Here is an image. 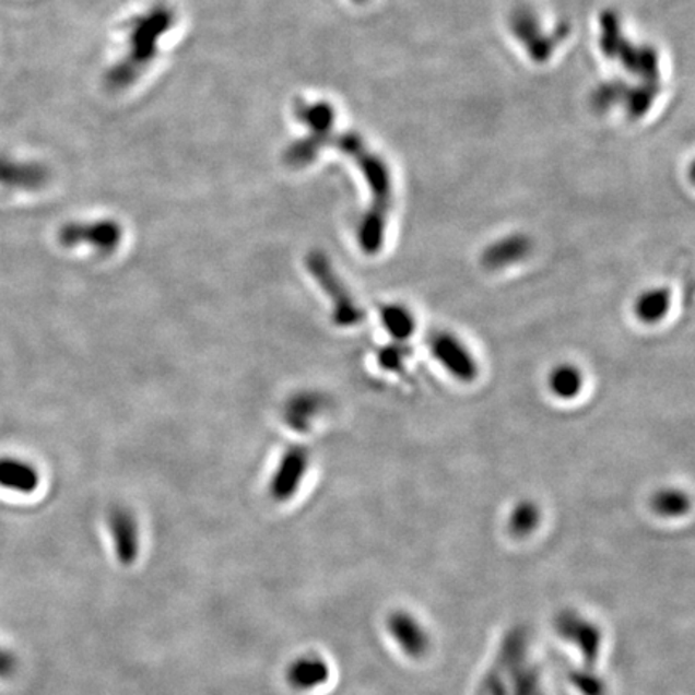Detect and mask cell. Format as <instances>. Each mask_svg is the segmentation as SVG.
<instances>
[{
  "label": "cell",
  "instance_id": "6da1fadb",
  "mask_svg": "<svg viewBox=\"0 0 695 695\" xmlns=\"http://www.w3.org/2000/svg\"><path fill=\"white\" fill-rule=\"evenodd\" d=\"M305 262L309 274L315 278L319 287L327 293L330 302H332L333 322L340 327H353L363 322V308H360L357 303L354 302L353 295L346 288L345 282L337 274L327 255L322 254V251H311L306 257Z\"/></svg>",
  "mask_w": 695,
  "mask_h": 695
},
{
  "label": "cell",
  "instance_id": "7a4b0ae2",
  "mask_svg": "<svg viewBox=\"0 0 695 695\" xmlns=\"http://www.w3.org/2000/svg\"><path fill=\"white\" fill-rule=\"evenodd\" d=\"M432 356L448 370L449 376L469 381L479 377V363L469 346L456 333L448 330H435L427 340Z\"/></svg>",
  "mask_w": 695,
  "mask_h": 695
},
{
  "label": "cell",
  "instance_id": "3957f363",
  "mask_svg": "<svg viewBox=\"0 0 695 695\" xmlns=\"http://www.w3.org/2000/svg\"><path fill=\"white\" fill-rule=\"evenodd\" d=\"M122 238V229L115 221L97 223H70L58 231V242L63 247L74 248L87 244L104 255L114 254Z\"/></svg>",
  "mask_w": 695,
  "mask_h": 695
},
{
  "label": "cell",
  "instance_id": "277c9868",
  "mask_svg": "<svg viewBox=\"0 0 695 695\" xmlns=\"http://www.w3.org/2000/svg\"><path fill=\"white\" fill-rule=\"evenodd\" d=\"M309 467V452L303 446H292L282 456L271 483L269 494L275 503H285L298 493Z\"/></svg>",
  "mask_w": 695,
  "mask_h": 695
},
{
  "label": "cell",
  "instance_id": "5b68a950",
  "mask_svg": "<svg viewBox=\"0 0 695 695\" xmlns=\"http://www.w3.org/2000/svg\"><path fill=\"white\" fill-rule=\"evenodd\" d=\"M108 530L119 564L125 567L134 564L139 557V527L134 514L122 506L114 507L108 514Z\"/></svg>",
  "mask_w": 695,
  "mask_h": 695
},
{
  "label": "cell",
  "instance_id": "8992f818",
  "mask_svg": "<svg viewBox=\"0 0 695 695\" xmlns=\"http://www.w3.org/2000/svg\"><path fill=\"white\" fill-rule=\"evenodd\" d=\"M388 633L393 637L398 647L404 650L408 656L421 657L431 647V637L427 629L408 612L391 613L387 622Z\"/></svg>",
  "mask_w": 695,
  "mask_h": 695
},
{
  "label": "cell",
  "instance_id": "52a82bcc",
  "mask_svg": "<svg viewBox=\"0 0 695 695\" xmlns=\"http://www.w3.org/2000/svg\"><path fill=\"white\" fill-rule=\"evenodd\" d=\"M531 248L533 245L527 235H507V237L499 238L485 248L482 262L486 269L499 271V269L509 268V266L523 261L531 254Z\"/></svg>",
  "mask_w": 695,
  "mask_h": 695
},
{
  "label": "cell",
  "instance_id": "ba28073f",
  "mask_svg": "<svg viewBox=\"0 0 695 695\" xmlns=\"http://www.w3.org/2000/svg\"><path fill=\"white\" fill-rule=\"evenodd\" d=\"M47 174L33 163L16 162L0 155V187L13 190L39 189L46 182Z\"/></svg>",
  "mask_w": 695,
  "mask_h": 695
},
{
  "label": "cell",
  "instance_id": "9c48e42d",
  "mask_svg": "<svg viewBox=\"0 0 695 695\" xmlns=\"http://www.w3.org/2000/svg\"><path fill=\"white\" fill-rule=\"evenodd\" d=\"M558 635L565 637V639L574 640L577 646H581L582 653H585L588 663L594 662L598 659L599 647H601V632L596 628L594 623L586 622V620L579 619V616L565 613L564 616L557 620Z\"/></svg>",
  "mask_w": 695,
  "mask_h": 695
},
{
  "label": "cell",
  "instance_id": "30bf717a",
  "mask_svg": "<svg viewBox=\"0 0 695 695\" xmlns=\"http://www.w3.org/2000/svg\"><path fill=\"white\" fill-rule=\"evenodd\" d=\"M39 483V472L30 462L12 458V456L0 458V488L20 494H31L36 492Z\"/></svg>",
  "mask_w": 695,
  "mask_h": 695
},
{
  "label": "cell",
  "instance_id": "8fae6325",
  "mask_svg": "<svg viewBox=\"0 0 695 695\" xmlns=\"http://www.w3.org/2000/svg\"><path fill=\"white\" fill-rule=\"evenodd\" d=\"M326 400L319 393L303 391L290 398L284 409V419L290 428L296 432H308L313 421L323 411Z\"/></svg>",
  "mask_w": 695,
  "mask_h": 695
},
{
  "label": "cell",
  "instance_id": "7c38bea8",
  "mask_svg": "<svg viewBox=\"0 0 695 695\" xmlns=\"http://www.w3.org/2000/svg\"><path fill=\"white\" fill-rule=\"evenodd\" d=\"M330 668L320 657H303L290 665L287 680L290 686L298 691H311L329 681Z\"/></svg>",
  "mask_w": 695,
  "mask_h": 695
},
{
  "label": "cell",
  "instance_id": "4fadbf2b",
  "mask_svg": "<svg viewBox=\"0 0 695 695\" xmlns=\"http://www.w3.org/2000/svg\"><path fill=\"white\" fill-rule=\"evenodd\" d=\"M671 292L667 287H653L640 293L635 302L636 318L647 326L667 318L671 308Z\"/></svg>",
  "mask_w": 695,
  "mask_h": 695
},
{
  "label": "cell",
  "instance_id": "5bb4252c",
  "mask_svg": "<svg viewBox=\"0 0 695 695\" xmlns=\"http://www.w3.org/2000/svg\"><path fill=\"white\" fill-rule=\"evenodd\" d=\"M585 377L574 364H558L547 377V387L558 400L572 401L581 393Z\"/></svg>",
  "mask_w": 695,
  "mask_h": 695
},
{
  "label": "cell",
  "instance_id": "9a60e30c",
  "mask_svg": "<svg viewBox=\"0 0 695 695\" xmlns=\"http://www.w3.org/2000/svg\"><path fill=\"white\" fill-rule=\"evenodd\" d=\"M381 323L385 330L398 342H404L414 335L417 329V320L414 313L404 305H387L380 309Z\"/></svg>",
  "mask_w": 695,
  "mask_h": 695
},
{
  "label": "cell",
  "instance_id": "2e32d148",
  "mask_svg": "<svg viewBox=\"0 0 695 695\" xmlns=\"http://www.w3.org/2000/svg\"><path fill=\"white\" fill-rule=\"evenodd\" d=\"M650 506L660 517H681L690 510L691 499L681 490L665 488L653 494Z\"/></svg>",
  "mask_w": 695,
  "mask_h": 695
},
{
  "label": "cell",
  "instance_id": "e0dca14e",
  "mask_svg": "<svg viewBox=\"0 0 695 695\" xmlns=\"http://www.w3.org/2000/svg\"><path fill=\"white\" fill-rule=\"evenodd\" d=\"M540 507L531 500H521L514 507L509 516V530L516 537H527L533 533L540 525Z\"/></svg>",
  "mask_w": 695,
  "mask_h": 695
},
{
  "label": "cell",
  "instance_id": "ac0fdd59",
  "mask_svg": "<svg viewBox=\"0 0 695 695\" xmlns=\"http://www.w3.org/2000/svg\"><path fill=\"white\" fill-rule=\"evenodd\" d=\"M572 684L577 687L579 693L585 695L604 694V684H602V681L599 680V678H596L594 673L585 674L581 673V671H578V673H575L574 676H572Z\"/></svg>",
  "mask_w": 695,
  "mask_h": 695
},
{
  "label": "cell",
  "instance_id": "d6986e66",
  "mask_svg": "<svg viewBox=\"0 0 695 695\" xmlns=\"http://www.w3.org/2000/svg\"><path fill=\"white\" fill-rule=\"evenodd\" d=\"M405 354H408L405 346H385L384 350L378 353V364H380L384 369L398 370L401 364L404 363Z\"/></svg>",
  "mask_w": 695,
  "mask_h": 695
},
{
  "label": "cell",
  "instance_id": "ffe728a7",
  "mask_svg": "<svg viewBox=\"0 0 695 695\" xmlns=\"http://www.w3.org/2000/svg\"><path fill=\"white\" fill-rule=\"evenodd\" d=\"M19 670V659L15 653L0 646V680H9Z\"/></svg>",
  "mask_w": 695,
  "mask_h": 695
}]
</instances>
